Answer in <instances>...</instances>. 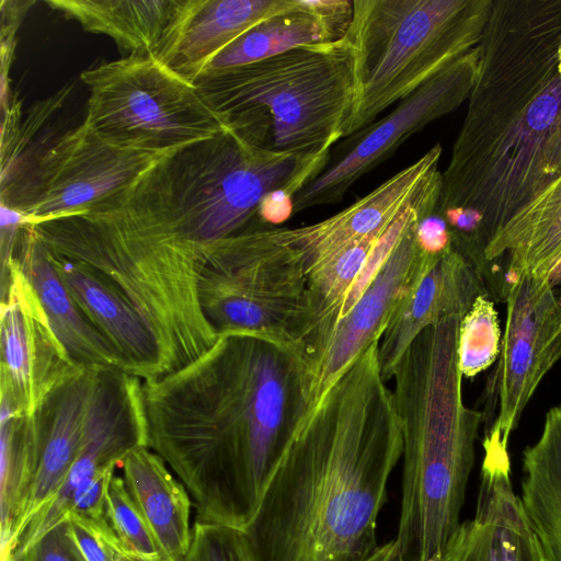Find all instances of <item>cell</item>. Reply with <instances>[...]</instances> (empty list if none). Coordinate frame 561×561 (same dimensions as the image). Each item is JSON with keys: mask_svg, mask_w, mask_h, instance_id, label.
Masks as SVG:
<instances>
[{"mask_svg": "<svg viewBox=\"0 0 561 561\" xmlns=\"http://www.w3.org/2000/svg\"><path fill=\"white\" fill-rule=\"evenodd\" d=\"M293 195L285 190L267 194L260 204L257 216L266 224H282L294 214Z\"/></svg>", "mask_w": 561, "mask_h": 561, "instance_id": "obj_38", "label": "cell"}, {"mask_svg": "<svg viewBox=\"0 0 561 561\" xmlns=\"http://www.w3.org/2000/svg\"><path fill=\"white\" fill-rule=\"evenodd\" d=\"M31 226L53 254L88 266L127 300L154 337L164 375L217 341L199 301L203 247L99 228L72 216Z\"/></svg>", "mask_w": 561, "mask_h": 561, "instance_id": "obj_7", "label": "cell"}, {"mask_svg": "<svg viewBox=\"0 0 561 561\" xmlns=\"http://www.w3.org/2000/svg\"><path fill=\"white\" fill-rule=\"evenodd\" d=\"M501 340L494 301L481 295L459 324L458 366L462 376L472 378L492 366L499 357Z\"/></svg>", "mask_w": 561, "mask_h": 561, "instance_id": "obj_31", "label": "cell"}, {"mask_svg": "<svg viewBox=\"0 0 561 561\" xmlns=\"http://www.w3.org/2000/svg\"><path fill=\"white\" fill-rule=\"evenodd\" d=\"M294 345L228 332L204 354L142 380L147 446L187 490L196 520L245 529L313 408Z\"/></svg>", "mask_w": 561, "mask_h": 561, "instance_id": "obj_1", "label": "cell"}, {"mask_svg": "<svg viewBox=\"0 0 561 561\" xmlns=\"http://www.w3.org/2000/svg\"><path fill=\"white\" fill-rule=\"evenodd\" d=\"M90 33L111 37L129 55L169 65L198 0H47Z\"/></svg>", "mask_w": 561, "mask_h": 561, "instance_id": "obj_23", "label": "cell"}, {"mask_svg": "<svg viewBox=\"0 0 561 561\" xmlns=\"http://www.w3.org/2000/svg\"><path fill=\"white\" fill-rule=\"evenodd\" d=\"M486 295L472 264L453 247L438 255L400 302L378 345L385 382L413 341L427 328L453 316L463 317L477 297Z\"/></svg>", "mask_w": 561, "mask_h": 561, "instance_id": "obj_20", "label": "cell"}, {"mask_svg": "<svg viewBox=\"0 0 561 561\" xmlns=\"http://www.w3.org/2000/svg\"><path fill=\"white\" fill-rule=\"evenodd\" d=\"M225 129L266 149L329 162L355 102L353 55L343 37L299 46L193 82Z\"/></svg>", "mask_w": 561, "mask_h": 561, "instance_id": "obj_6", "label": "cell"}, {"mask_svg": "<svg viewBox=\"0 0 561 561\" xmlns=\"http://www.w3.org/2000/svg\"><path fill=\"white\" fill-rule=\"evenodd\" d=\"M0 396L32 416L45 397L80 365L54 332L13 251L1 256Z\"/></svg>", "mask_w": 561, "mask_h": 561, "instance_id": "obj_15", "label": "cell"}, {"mask_svg": "<svg viewBox=\"0 0 561 561\" xmlns=\"http://www.w3.org/2000/svg\"><path fill=\"white\" fill-rule=\"evenodd\" d=\"M421 221L405 231L369 287L335 325L309 365L313 407L360 354L380 341L400 302L440 255L430 254L421 247L417 238Z\"/></svg>", "mask_w": 561, "mask_h": 561, "instance_id": "obj_16", "label": "cell"}, {"mask_svg": "<svg viewBox=\"0 0 561 561\" xmlns=\"http://www.w3.org/2000/svg\"><path fill=\"white\" fill-rule=\"evenodd\" d=\"M34 1H1V110L13 96L10 91L9 72L16 46V33L28 8Z\"/></svg>", "mask_w": 561, "mask_h": 561, "instance_id": "obj_35", "label": "cell"}, {"mask_svg": "<svg viewBox=\"0 0 561 561\" xmlns=\"http://www.w3.org/2000/svg\"><path fill=\"white\" fill-rule=\"evenodd\" d=\"M83 123L126 150L169 153L225 129L196 85L152 57L128 55L81 72Z\"/></svg>", "mask_w": 561, "mask_h": 561, "instance_id": "obj_10", "label": "cell"}, {"mask_svg": "<svg viewBox=\"0 0 561 561\" xmlns=\"http://www.w3.org/2000/svg\"><path fill=\"white\" fill-rule=\"evenodd\" d=\"M462 317L425 329L393 376L402 434V495L397 537L405 561L443 559L460 527L483 413L465 404L458 366Z\"/></svg>", "mask_w": 561, "mask_h": 561, "instance_id": "obj_4", "label": "cell"}, {"mask_svg": "<svg viewBox=\"0 0 561 561\" xmlns=\"http://www.w3.org/2000/svg\"><path fill=\"white\" fill-rule=\"evenodd\" d=\"M371 344L305 417L244 533L257 561H365L402 456Z\"/></svg>", "mask_w": 561, "mask_h": 561, "instance_id": "obj_2", "label": "cell"}, {"mask_svg": "<svg viewBox=\"0 0 561 561\" xmlns=\"http://www.w3.org/2000/svg\"><path fill=\"white\" fill-rule=\"evenodd\" d=\"M439 144L370 193L316 224L278 228L282 239L302 259L307 271L322 259L382 233L431 183L442 176Z\"/></svg>", "mask_w": 561, "mask_h": 561, "instance_id": "obj_19", "label": "cell"}, {"mask_svg": "<svg viewBox=\"0 0 561 561\" xmlns=\"http://www.w3.org/2000/svg\"><path fill=\"white\" fill-rule=\"evenodd\" d=\"M71 90L72 84H68L48 99L33 104L28 110L26 118L24 121L21 118L15 129L8 136L1 138L0 184L13 176L21 162L28 153V148L37 130L62 106Z\"/></svg>", "mask_w": 561, "mask_h": 561, "instance_id": "obj_34", "label": "cell"}, {"mask_svg": "<svg viewBox=\"0 0 561 561\" xmlns=\"http://www.w3.org/2000/svg\"><path fill=\"white\" fill-rule=\"evenodd\" d=\"M181 561H257L243 529L195 520Z\"/></svg>", "mask_w": 561, "mask_h": 561, "instance_id": "obj_33", "label": "cell"}, {"mask_svg": "<svg viewBox=\"0 0 561 561\" xmlns=\"http://www.w3.org/2000/svg\"><path fill=\"white\" fill-rule=\"evenodd\" d=\"M50 255L71 297L121 356L124 371L140 380L163 376L158 344L127 300L88 266Z\"/></svg>", "mask_w": 561, "mask_h": 561, "instance_id": "obj_24", "label": "cell"}, {"mask_svg": "<svg viewBox=\"0 0 561 561\" xmlns=\"http://www.w3.org/2000/svg\"><path fill=\"white\" fill-rule=\"evenodd\" d=\"M435 198L422 192L379 234L344 248L307 271L306 314L297 348L314 336L325 340L369 287L405 231L432 216Z\"/></svg>", "mask_w": 561, "mask_h": 561, "instance_id": "obj_17", "label": "cell"}, {"mask_svg": "<svg viewBox=\"0 0 561 561\" xmlns=\"http://www.w3.org/2000/svg\"><path fill=\"white\" fill-rule=\"evenodd\" d=\"M39 463L30 417L0 396V526L1 554L20 528Z\"/></svg>", "mask_w": 561, "mask_h": 561, "instance_id": "obj_30", "label": "cell"}, {"mask_svg": "<svg viewBox=\"0 0 561 561\" xmlns=\"http://www.w3.org/2000/svg\"><path fill=\"white\" fill-rule=\"evenodd\" d=\"M13 255L32 283L51 328L70 357L91 369H119L121 356L90 322L60 279L49 250L31 225L21 228Z\"/></svg>", "mask_w": 561, "mask_h": 561, "instance_id": "obj_25", "label": "cell"}, {"mask_svg": "<svg viewBox=\"0 0 561 561\" xmlns=\"http://www.w3.org/2000/svg\"><path fill=\"white\" fill-rule=\"evenodd\" d=\"M105 516L116 537L128 550L147 561H164L150 528L126 489L123 477L116 473L108 484Z\"/></svg>", "mask_w": 561, "mask_h": 561, "instance_id": "obj_32", "label": "cell"}, {"mask_svg": "<svg viewBox=\"0 0 561 561\" xmlns=\"http://www.w3.org/2000/svg\"><path fill=\"white\" fill-rule=\"evenodd\" d=\"M483 434L476 513L460 524L444 561H546L512 485L508 444L494 433Z\"/></svg>", "mask_w": 561, "mask_h": 561, "instance_id": "obj_18", "label": "cell"}, {"mask_svg": "<svg viewBox=\"0 0 561 561\" xmlns=\"http://www.w3.org/2000/svg\"><path fill=\"white\" fill-rule=\"evenodd\" d=\"M322 168L317 159L257 147L226 129L169 153L126 188L76 215L204 247L247 228L267 194L285 190L294 196Z\"/></svg>", "mask_w": 561, "mask_h": 561, "instance_id": "obj_5", "label": "cell"}, {"mask_svg": "<svg viewBox=\"0 0 561 561\" xmlns=\"http://www.w3.org/2000/svg\"><path fill=\"white\" fill-rule=\"evenodd\" d=\"M479 58L477 46L400 101L388 115L350 136L347 147L294 195V214L340 202L358 179L411 135L458 108L472 90Z\"/></svg>", "mask_w": 561, "mask_h": 561, "instance_id": "obj_13", "label": "cell"}, {"mask_svg": "<svg viewBox=\"0 0 561 561\" xmlns=\"http://www.w3.org/2000/svg\"><path fill=\"white\" fill-rule=\"evenodd\" d=\"M561 266V175L517 211L484 251L481 277L493 301H505L522 275L550 278Z\"/></svg>", "mask_w": 561, "mask_h": 561, "instance_id": "obj_21", "label": "cell"}, {"mask_svg": "<svg viewBox=\"0 0 561 561\" xmlns=\"http://www.w3.org/2000/svg\"><path fill=\"white\" fill-rule=\"evenodd\" d=\"M147 446L142 381L119 369H101L82 447L59 490L25 525L2 561H19L48 530L65 520L75 492L102 469L118 466ZM148 447V446H147Z\"/></svg>", "mask_w": 561, "mask_h": 561, "instance_id": "obj_14", "label": "cell"}, {"mask_svg": "<svg viewBox=\"0 0 561 561\" xmlns=\"http://www.w3.org/2000/svg\"><path fill=\"white\" fill-rule=\"evenodd\" d=\"M493 0H353L350 137L478 46Z\"/></svg>", "mask_w": 561, "mask_h": 561, "instance_id": "obj_8", "label": "cell"}, {"mask_svg": "<svg viewBox=\"0 0 561 561\" xmlns=\"http://www.w3.org/2000/svg\"><path fill=\"white\" fill-rule=\"evenodd\" d=\"M169 153L118 148L82 122L31 149L1 184L0 204L28 225L72 216L126 188Z\"/></svg>", "mask_w": 561, "mask_h": 561, "instance_id": "obj_11", "label": "cell"}, {"mask_svg": "<svg viewBox=\"0 0 561 561\" xmlns=\"http://www.w3.org/2000/svg\"><path fill=\"white\" fill-rule=\"evenodd\" d=\"M522 505L546 561H561V404L545 416L542 432L523 453Z\"/></svg>", "mask_w": 561, "mask_h": 561, "instance_id": "obj_29", "label": "cell"}, {"mask_svg": "<svg viewBox=\"0 0 561 561\" xmlns=\"http://www.w3.org/2000/svg\"><path fill=\"white\" fill-rule=\"evenodd\" d=\"M353 1L299 0L295 10L256 24L222 51L204 70L260 61L299 46L343 38L350 27Z\"/></svg>", "mask_w": 561, "mask_h": 561, "instance_id": "obj_26", "label": "cell"}, {"mask_svg": "<svg viewBox=\"0 0 561 561\" xmlns=\"http://www.w3.org/2000/svg\"><path fill=\"white\" fill-rule=\"evenodd\" d=\"M126 489L144 516L164 561H181L192 539L193 501L161 456L147 446L121 462Z\"/></svg>", "mask_w": 561, "mask_h": 561, "instance_id": "obj_27", "label": "cell"}, {"mask_svg": "<svg viewBox=\"0 0 561 561\" xmlns=\"http://www.w3.org/2000/svg\"><path fill=\"white\" fill-rule=\"evenodd\" d=\"M118 466L102 469L83 483L73 494L69 504V514L93 520H105L106 495L110 481Z\"/></svg>", "mask_w": 561, "mask_h": 561, "instance_id": "obj_37", "label": "cell"}, {"mask_svg": "<svg viewBox=\"0 0 561 561\" xmlns=\"http://www.w3.org/2000/svg\"><path fill=\"white\" fill-rule=\"evenodd\" d=\"M365 561H405L394 539L378 546ZM433 561H444L435 559Z\"/></svg>", "mask_w": 561, "mask_h": 561, "instance_id": "obj_39", "label": "cell"}, {"mask_svg": "<svg viewBox=\"0 0 561 561\" xmlns=\"http://www.w3.org/2000/svg\"><path fill=\"white\" fill-rule=\"evenodd\" d=\"M496 364L486 378L484 433L510 444L543 377L561 359V300L552 279L522 275L511 286Z\"/></svg>", "mask_w": 561, "mask_h": 561, "instance_id": "obj_12", "label": "cell"}, {"mask_svg": "<svg viewBox=\"0 0 561 561\" xmlns=\"http://www.w3.org/2000/svg\"><path fill=\"white\" fill-rule=\"evenodd\" d=\"M437 215L468 210L484 251L561 175V0H493Z\"/></svg>", "mask_w": 561, "mask_h": 561, "instance_id": "obj_3", "label": "cell"}, {"mask_svg": "<svg viewBox=\"0 0 561 561\" xmlns=\"http://www.w3.org/2000/svg\"><path fill=\"white\" fill-rule=\"evenodd\" d=\"M99 370L79 367L55 387L28 416L38 446L39 463L14 540L57 493L80 453Z\"/></svg>", "mask_w": 561, "mask_h": 561, "instance_id": "obj_22", "label": "cell"}, {"mask_svg": "<svg viewBox=\"0 0 561 561\" xmlns=\"http://www.w3.org/2000/svg\"><path fill=\"white\" fill-rule=\"evenodd\" d=\"M123 543V542H122ZM118 561H147L122 545Z\"/></svg>", "mask_w": 561, "mask_h": 561, "instance_id": "obj_40", "label": "cell"}, {"mask_svg": "<svg viewBox=\"0 0 561 561\" xmlns=\"http://www.w3.org/2000/svg\"><path fill=\"white\" fill-rule=\"evenodd\" d=\"M19 561H88L70 524L60 522L35 541Z\"/></svg>", "mask_w": 561, "mask_h": 561, "instance_id": "obj_36", "label": "cell"}, {"mask_svg": "<svg viewBox=\"0 0 561 561\" xmlns=\"http://www.w3.org/2000/svg\"><path fill=\"white\" fill-rule=\"evenodd\" d=\"M198 294L217 332L262 334L297 347L307 267L278 228L248 226L203 248Z\"/></svg>", "mask_w": 561, "mask_h": 561, "instance_id": "obj_9", "label": "cell"}, {"mask_svg": "<svg viewBox=\"0 0 561 561\" xmlns=\"http://www.w3.org/2000/svg\"><path fill=\"white\" fill-rule=\"evenodd\" d=\"M299 0H198L168 65L194 82L213 59L264 20L295 10Z\"/></svg>", "mask_w": 561, "mask_h": 561, "instance_id": "obj_28", "label": "cell"}]
</instances>
